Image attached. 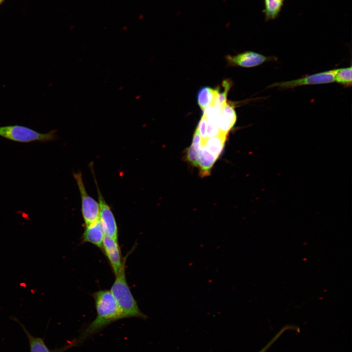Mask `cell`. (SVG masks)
<instances>
[{"mask_svg": "<svg viewBox=\"0 0 352 352\" xmlns=\"http://www.w3.org/2000/svg\"><path fill=\"white\" fill-rule=\"evenodd\" d=\"M19 323L22 326L28 338L30 352H63L66 348L70 346L69 345L59 349L51 350L47 347L43 338L33 336L22 324L20 322Z\"/></svg>", "mask_w": 352, "mask_h": 352, "instance_id": "8fae6325", "label": "cell"}, {"mask_svg": "<svg viewBox=\"0 0 352 352\" xmlns=\"http://www.w3.org/2000/svg\"><path fill=\"white\" fill-rule=\"evenodd\" d=\"M199 150L191 145L186 150L187 160L194 166L197 167Z\"/></svg>", "mask_w": 352, "mask_h": 352, "instance_id": "d6986e66", "label": "cell"}, {"mask_svg": "<svg viewBox=\"0 0 352 352\" xmlns=\"http://www.w3.org/2000/svg\"><path fill=\"white\" fill-rule=\"evenodd\" d=\"M227 135L221 133L220 135L208 138L202 140V145L213 154L219 157L224 148Z\"/></svg>", "mask_w": 352, "mask_h": 352, "instance_id": "7c38bea8", "label": "cell"}, {"mask_svg": "<svg viewBox=\"0 0 352 352\" xmlns=\"http://www.w3.org/2000/svg\"><path fill=\"white\" fill-rule=\"evenodd\" d=\"M132 251V249L123 257L121 266L115 275L110 291L121 309L124 318L136 317L146 319L148 317L139 308L126 277V260Z\"/></svg>", "mask_w": 352, "mask_h": 352, "instance_id": "7a4b0ae2", "label": "cell"}, {"mask_svg": "<svg viewBox=\"0 0 352 352\" xmlns=\"http://www.w3.org/2000/svg\"><path fill=\"white\" fill-rule=\"evenodd\" d=\"M202 139L199 134L197 129H196L193 138L192 143L191 145L195 148L200 150L202 147Z\"/></svg>", "mask_w": 352, "mask_h": 352, "instance_id": "603a6c76", "label": "cell"}, {"mask_svg": "<svg viewBox=\"0 0 352 352\" xmlns=\"http://www.w3.org/2000/svg\"><path fill=\"white\" fill-rule=\"evenodd\" d=\"M207 125V121L206 118L202 115L199 123L197 130L200 134L202 140L206 139V128Z\"/></svg>", "mask_w": 352, "mask_h": 352, "instance_id": "7402d4cb", "label": "cell"}, {"mask_svg": "<svg viewBox=\"0 0 352 352\" xmlns=\"http://www.w3.org/2000/svg\"><path fill=\"white\" fill-rule=\"evenodd\" d=\"M101 249L108 259L115 275L118 272L123 262L118 240L105 236Z\"/></svg>", "mask_w": 352, "mask_h": 352, "instance_id": "ba28073f", "label": "cell"}, {"mask_svg": "<svg viewBox=\"0 0 352 352\" xmlns=\"http://www.w3.org/2000/svg\"><path fill=\"white\" fill-rule=\"evenodd\" d=\"M3 0H0V4L3 1Z\"/></svg>", "mask_w": 352, "mask_h": 352, "instance_id": "cb8c5ba5", "label": "cell"}, {"mask_svg": "<svg viewBox=\"0 0 352 352\" xmlns=\"http://www.w3.org/2000/svg\"><path fill=\"white\" fill-rule=\"evenodd\" d=\"M98 193L100 207L99 220L106 236L118 240V227L115 217L109 205L105 200L94 179Z\"/></svg>", "mask_w": 352, "mask_h": 352, "instance_id": "8992f818", "label": "cell"}, {"mask_svg": "<svg viewBox=\"0 0 352 352\" xmlns=\"http://www.w3.org/2000/svg\"><path fill=\"white\" fill-rule=\"evenodd\" d=\"M286 0H264L263 12L266 21L275 20L279 16Z\"/></svg>", "mask_w": 352, "mask_h": 352, "instance_id": "4fadbf2b", "label": "cell"}, {"mask_svg": "<svg viewBox=\"0 0 352 352\" xmlns=\"http://www.w3.org/2000/svg\"><path fill=\"white\" fill-rule=\"evenodd\" d=\"M293 329L290 326H286L282 328L276 335L269 341V342L263 347L259 352H266L271 346L277 340L279 337L287 330Z\"/></svg>", "mask_w": 352, "mask_h": 352, "instance_id": "44dd1931", "label": "cell"}, {"mask_svg": "<svg viewBox=\"0 0 352 352\" xmlns=\"http://www.w3.org/2000/svg\"><path fill=\"white\" fill-rule=\"evenodd\" d=\"M336 69L308 75L288 81L274 83L268 88L277 87L280 89L294 88L304 85L324 84L335 81Z\"/></svg>", "mask_w": 352, "mask_h": 352, "instance_id": "5b68a950", "label": "cell"}, {"mask_svg": "<svg viewBox=\"0 0 352 352\" xmlns=\"http://www.w3.org/2000/svg\"><path fill=\"white\" fill-rule=\"evenodd\" d=\"M56 131L41 133L33 129L19 125L0 127V136L20 143L46 142L57 139Z\"/></svg>", "mask_w": 352, "mask_h": 352, "instance_id": "3957f363", "label": "cell"}, {"mask_svg": "<svg viewBox=\"0 0 352 352\" xmlns=\"http://www.w3.org/2000/svg\"><path fill=\"white\" fill-rule=\"evenodd\" d=\"M221 133H222L220 132L214 122L207 121L206 138L214 137L220 135Z\"/></svg>", "mask_w": 352, "mask_h": 352, "instance_id": "ffe728a7", "label": "cell"}, {"mask_svg": "<svg viewBox=\"0 0 352 352\" xmlns=\"http://www.w3.org/2000/svg\"><path fill=\"white\" fill-rule=\"evenodd\" d=\"M218 157L210 153L202 145L199 150L197 166L199 169L201 176H204L210 175L211 170Z\"/></svg>", "mask_w": 352, "mask_h": 352, "instance_id": "30bf717a", "label": "cell"}, {"mask_svg": "<svg viewBox=\"0 0 352 352\" xmlns=\"http://www.w3.org/2000/svg\"><path fill=\"white\" fill-rule=\"evenodd\" d=\"M274 56H266L251 51H247L235 56L228 55L226 59L230 65L243 67H253L265 62L276 61Z\"/></svg>", "mask_w": 352, "mask_h": 352, "instance_id": "52a82bcc", "label": "cell"}, {"mask_svg": "<svg viewBox=\"0 0 352 352\" xmlns=\"http://www.w3.org/2000/svg\"><path fill=\"white\" fill-rule=\"evenodd\" d=\"M231 85L232 82L230 80H224L221 85V88H223V91L219 90L218 87L216 88L218 90V94L214 102L212 104L223 107L227 102V95L231 88Z\"/></svg>", "mask_w": 352, "mask_h": 352, "instance_id": "2e32d148", "label": "cell"}, {"mask_svg": "<svg viewBox=\"0 0 352 352\" xmlns=\"http://www.w3.org/2000/svg\"><path fill=\"white\" fill-rule=\"evenodd\" d=\"M234 107V104L229 102L228 103L226 102L222 109V112L229 118L233 127L237 120V115Z\"/></svg>", "mask_w": 352, "mask_h": 352, "instance_id": "ac0fdd59", "label": "cell"}, {"mask_svg": "<svg viewBox=\"0 0 352 352\" xmlns=\"http://www.w3.org/2000/svg\"><path fill=\"white\" fill-rule=\"evenodd\" d=\"M215 123L222 133L227 135L233 127L229 118L222 112L216 113Z\"/></svg>", "mask_w": 352, "mask_h": 352, "instance_id": "e0dca14e", "label": "cell"}, {"mask_svg": "<svg viewBox=\"0 0 352 352\" xmlns=\"http://www.w3.org/2000/svg\"><path fill=\"white\" fill-rule=\"evenodd\" d=\"M218 94L217 88H212L208 87L201 88L197 95L198 103L203 111L208 106L213 104Z\"/></svg>", "mask_w": 352, "mask_h": 352, "instance_id": "5bb4252c", "label": "cell"}, {"mask_svg": "<svg viewBox=\"0 0 352 352\" xmlns=\"http://www.w3.org/2000/svg\"><path fill=\"white\" fill-rule=\"evenodd\" d=\"M352 66L336 69L335 81L344 87H351L352 82Z\"/></svg>", "mask_w": 352, "mask_h": 352, "instance_id": "9a60e30c", "label": "cell"}, {"mask_svg": "<svg viewBox=\"0 0 352 352\" xmlns=\"http://www.w3.org/2000/svg\"><path fill=\"white\" fill-rule=\"evenodd\" d=\"M105 236L102 225L99 219L94 222L86 225L82 239L83 242L90 243L101 249Z\"/></svg>", "mask_w": 352, "mask_h": 352, "instance_id": "9c48e42d", "label": "cell"}, {"mask_svg": "<svg viewBox=\"0 0 352 352\" xmlns=\"http://www.w3.org/2000/svg\"><path fill=\"white\" fill-rule=\"evenodd\" d=\"M96 316L80 333L74 344H79L111 323L123 319L122 312L110 290H100L93 294Z\"/></svg>", "mask_w": 352, "mask_h": 352, "instance_id": "6da1fadb", "label": "cell"}, {"mask_svg": "<svg viewBox=\"0 0 352 352\" xmlns=\"http://www.w3.org/2000/svg\"><path fill=\"white\" fill-rule=\"evenodd\" d=\"M79 190L81 198L82 216L86 225L95 222L99 219L100 207L99 202L87 193L80 172L73 173Z\"/></svg>", "mask_w": 352, "mask_h": 352, "instance_id": "277c9868", "label": "cell"}]
</instances>
